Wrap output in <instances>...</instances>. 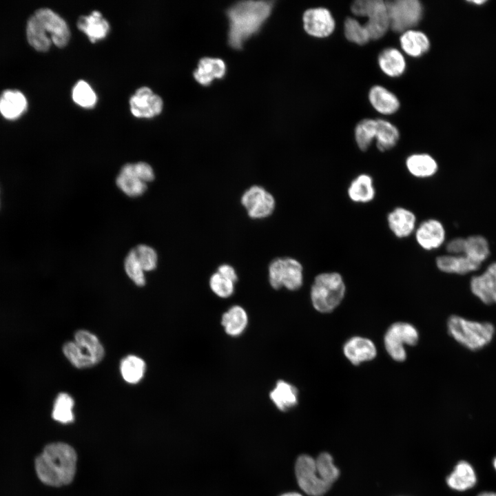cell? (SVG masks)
<instances>
[{
  "label": "cell",
  "mask_w": 496,
  "mask_h": 496,
  "mask_svg": "<svg viewBox=\"0 0 496 496\" xmlns=\"http://www.w3.org/2000/svg\"><path fill=\"white\" fill-rule=\"evenodd\" d=\"M493 465L494 468L496 471V457H495V458L493 459Z\"/></svg>",
  "instance_id": "681fc988"
},
{
  "label": "cell",
  "mask_w": 496,
  "mask_h": 496,
  "mask_svg": "<svg viewBox=\"0 0 496 496\" xmlns=\"http://www.w3.org/2000/svg\"><path fill=\"white\" fill-rule=\"evenodd\" d=\"M345 291V284L340 273H320L314 278L311 288L312 305L320 313L331 312L342 302Z\"/></svg>",
  "instance_id": "277c9868"
},
{
  "label": "cell",
  "mask_w": 496,
  "mask_h": 496,
  "mask_svg": "<svg viewBox=\"0 0 496 496\" xmlns=\"http://www.w3.org/2000/svg\"><path fill=\"white\" fill-rule=\"evenodd\" d=\"M376 120L364 118L360 121L355 128V139L358 147L366 151L375 138Z\"/></svg>",
  "instance_id": "8d00e7d4"
},
{
  "label": "cell",
  "mask_w": 496,
  "mask_h": 496,
  "mask_svg": "<svg viewBox=\"0 0 496 496\" xmlns=\"http://www.w3.org/2000/svg\"><path fill=\"white\" fill-rule=\"evenodd\" d=\"M273 3V1H242L231 6L227 10L229 45L234 49H241L243 43L257 33L269 17Z\"/></svg>",
  "instance_id": "6da1fadb"
},
{
  "label": "cell",
  "mask_w": 496,
  "mask_h": 496,
  "mask_svg": "<svg viewBox=\"0 0 496 496\" xmlns=\"http://www.w3.org/2000/svg\"><path fill=\"white\" fill-rule=\"evenodd\" d=\"M125 271L128 277L137 285L143 287L145 284L144 270L137 261L131 249L124 261Z\"/></svg>",
  "instance_id": "ee69618b"
},
{
  "label": "cell",
  "mask_w": 496,
  "mask_h": 496,
  "mask_svg": "<svg viewBox=\"0 0 496 496\" xmlns=\"http://www.w3.org/2000/svg\"><path fill=\"white\" fill-rule=\"evenodd\" d=\"M387 223L396 237L406 238L415 231L416 216L411 210L397 207L387 215Z\"/></svg>",
  "instance_id": "d6986e66"
},
{
  "label": "cell",
  "mask_w": 496,
  "mask_h": 496,
  "mask_svg": "<svg viewBox=\"0 0 496 496\" xmlns=\"http://www.w3.org/2000/svg\"><path fill=\"white\" fill-rule=\"evenodd\" d=\"M447 485L453 490L465 491L474 487L477 476L473 466L468 462L460 461L446 477Z\"/></svg>",
  "instance_id": "44dd1931"
},
{
  "label": "cell",
  "mask_w": 496,
  "mask_h": 496,
  "mask_svg": "<svg viewBox=\"0 0 496 496\" xmlns=\"http://www.w3.org/2000/svg\"><path fill=\"white\" fill-rule=\"evenodd\" d=\"M369 100L377 112L386 115L394 114L400 105L397 97L381 85H375L371 88Z\"/></svg>",
  "instance_id": "603a6c76"
},
{
  "label": "cell",
  "mask_w": 496,
  "mask_h": 496,
  "mask_svg": "<svg viewBox=\"0 0 496 496\" xmlns=\"http://www.w3.org/2000/svg\"><path fill=\"white\" fill-rule=\"evenodd\" d=\"M120 173L134 176L145 183L152 181L155 177L152 167L145 162L127 163L121 167Z\"/></svg>",
  "instance_id": "7bdbcfd3"
},
{
  "label": "cell",
  "mask_w": 496,
  "mask_h": 496,
  "mask_svg": "<svg viewBox=\"0 0 496 496\" xmlns=\"http://www.w3.org/2000/svg\"><path fill=\"white\" fill-rule=\"evenodd\" d=\"M446 251L448 254L462 255L465 249V238L455 237L446 243Z\"/></svg>",
  "instance_id": "f6af8a7d"
},
{
  "label": "cell",
  "mask_w": 496,
  "mask_h": 496,
  "mask_svg": "<svg viewBox=\"0 0 496 496\" xmlns=\"http://www.w3.org/2000/svg\"><path fill=\"white\" fill-rule=\"evenodd\" d=\"M130 110L137 117H152L163 109V100L148 87H141L130 99Z\"/></svg>",
  "instance_id": "9a60e30c"
},
{
  "label": "cell",
  "mask_w": 496,
  "mask_h": 496,
  "mask_svg": "<svg viewBox=\"0 0 496 496\" xmlns=\"http://www.w3.org/2000/svg\"><path fill=\"white\" fill-rule=\"evenodd\" d=\"M74 402L72 397L66 393H59L54 401L52 416L61 423H71L74 420L72 411Z\"/></svg>",
  "instance_id": "d590c367"
},
{
  "label": "cell",
  "mask_w": 496,
  "mask_h": 496,
  "mask_svg": "<svg viewBox=\"0 0 496 496\" xmlns=\"http://www.w3.org/2000/svg\"><path fill=\"white\" fill-rule=\"evenodd\" d=\"M26 34L29 43L37 50L46 51L49 49L52 40L34 14L28 21Z\"/></svg>",
  "instance_id": "836d02e7"
},
{
  "label": "cell",
  "mask_w": 496,
  "mask_h": 496,
  "mask_svg": "<svg viewBox=\"0 0 496 496\" xmlns=\"http://www.w3.org/2000/svg\"><path fill=\"white\" fill-rule=\"evenodd\" d=\"M471 292L482 303L496 304V261L489 263L479 274L473 276L469 282Z\"/></svg>",
  "instance_id": "7c38bea8"
},
{
  "label": "cell",
  "mask_w": 496,
  "mask_h": 496,
  "mask_svg": "<svg viewBox=\"0 0 496 496\" xmlns=\"http://www.w3.org/2000/svg\"><path fill=\"white\" fill-rule=\"evenodd\" d=\"M240 203L248 216L254 220L270 216L276 208L274 196L264 187L254 185L242 194Z\"/></svg>",
  "instance_id": "8fae6325"
},
{
  "label": "cell",
  "mask_w": 496,
  "mask_h": 496,
  "mask_svg": "<svg viewBox=\"0 0 496 496\" xmlns=\"http://www.w3.org/2000/svg\"><path fill=\"white\" fill-rule=\"evenodd\" d=\"M67 359L76 368H87L99 363L105 354L103 345L96 335L85 330H79L74 335V341L68 342L63 347Z\"/></svg>",
  "instance_id": "5b68a950"
},
{
  "label": "cell",
  "mask_w": 496,
  "mask_h": 496,
  "mask_svg": "<svg viewBox=\"0 0 496 496\" xmlns=\"http://www.w3.org/2000/svg\"><path fill=\"white\" fill-rule=\"evenodd\" d=\"M345 357L355 365L375 358L376 347L368 338L354 336L349 339L343 347Z\"/></svg>",
  "instance_id": "ac0fdd59"
},
{
  "label": "cell",
  "mask_w": 496,
  "mask_h": 496,
  "mask_svg": "<svg viewBox=\"0 0 496 496\" xmlns=\"http://www.w3.org/2000/svg\"><path fill=\"white\" fill-rule=\"evenodd\" d=\"M120 371L125 382L130 384H136L144 375L145 363L138 356L130 355L121 360Z\"/></svg>",
  "instance_id": "e575fe53"
},
{
  "label": "cell",
  "mask_w": 496,
  "mask_h": 496,
  "mask_svg": "<svg viewBox=\"0 0 496 496\" xmlns=\"http://www.w3.org/2000/svg\"><path fill=\"white\" fill-rule=\"evenodd\" d=\"M344 32L347 40L358 45H365L371 40L365 26L352 17L344 21Z\"/></svg>",
  "instance_id": "f35d334b"
},
{
  "label": "cell",
  "mask_w": 496,
  "mask_h": 496,
  "mask_svg": "<svg viewBox=\"0 0 496 496\" xmlns=\"http://www.w3.org/2000/svg\"><path fill=\"white\" fill-rule=\"evenodd\" d=\"M477 496H496L494 492H482Z\"/></svg>",
  "instance_id": "bcb514c9"
},
{
  "label": "cell",
  "mask_w": 496,
  "mask_h": 496,
  "mask_svg": "<svg viewBox=\"0 0 496 496\" xmlns=\"http://www.w3.org/2000/svg\"><path fill=\"white\" fill-rule=\"evenodd\" d=\"M349 198L354 203H368L375 196L373 178L366 174L357 176L349 184L347 189Z\"/></svg>",
  "instance_id": "f546056e"
},
{
  "label": "cell",
  "mask_w": 496,
  "mask_h": 496,
  "mask_svg": "<svg viewBox=\"0 0 496 496\" xmlns=\"http://www.w3.org/2000/svg\"><path fill=\"white\" fill-rule=\"evenodd\" d=\"M446 324L449 335L471 351H477L488 346L496 331L490 322L473 320L457 315L451 316Z\"/></svg>",
  "instance_id": "3957f363"
},
{
  "label": "cell",
  "mask_w": 496,
  "mask_h": 496,
  "mask_svg": "<svg viewBox=\"0 0 496 496\" xmlns=\"http://www.w3.org/2000/svg\"><path fill=\"white\" fill-rule=\"evenodd\" d=\"M269 397L280 411H287L297 405L298 391L292 384L280 380L270 391Z\"/></svg>",
  "instance_id": "cb8c5ba5"
},
{
  "label": "cell",
  "mask_w": 496,
  "mask_h": 496,
  "mask_svg": "<svg viewBox=\"0 0 496 496\" xmlns=\"http://www.w3.org/2000/svg\"><path fill=\"white\" fill-rule=\"evenodd\" d=\"M437 269L446 273L466 275L479 270L482 265L473 262L464 254L439 256L435 259Z\"/></svg>",
  "instance_id": "ffe728a7"
},
{
  "label": "cell",
  "mask_w": 496,
  "mask_h": 496,
  "mask_svg": "<svg viewBox=\"0 0 496 496\" xmlns=\"http://www.w3.org/2000/svg\"><path fill=\"white\" fill-rule=\"evenodd\" d=\"M248 315L240 305H233L225 312L221 318V324L225 333L231 337L242 334L248 325Z\"/></svg>",
  "instance_id": "4316f807"
},
{
  "label": "cell",
  "mask_w": 496,
  "mask_h": 496,
  "mask_svg": "<svg viewBox=\"0 0 496 496\" xmlns=\"http://www.w3.org/2000/svg\"><path fill=\"white\" fill-rule=\"evenodd\" d=\"M226 73L225 62L217 58L204 57L194 72V76L200 84L207 86L215 79L223 78Z\"/></svg>",
  "instance_id": "7402d4cb"
},
{
  "label": "cell",
  "mask_w": 496,
  "mask_h": 496,
  "mask_svg": "<svg viewBox=\"0 0 496 496\" xmlns=\"http://www.w3.org/2000/svg\"><path fill=\"white\" fill-rule=\"evenodd\" d=\"M464 254L473 262L482 266L491 254L488 240L481 234H472L465 238Z\"/></svg>",
  "instance_id": "1f68e13d"
},
{
  "label": "cell",
  "mask_w": 496,
  "mask_h": 496,
  "mask_svg": "<svg viewBox=\"0 0 496 496\" xmlns=\"http://www.w3.org/2000/svg\"><path fill=\"white\" fill-rule=\"evenodd\" d=\"M238 279V274L233 266L227 263L221 264L211 275L209 287L218 297L227 298L233 295Z\"/></svg>",
  "instance_id": "e0dca14e"
},
{
  "label": "cell",
  "mask_w": 496,
  "mask_h": 496,
  "mask_svg": "<svg viewBox=\"0 0 496 496\" xmlns=\"http://www.w3.org/2000/svg\"><path fill=\"white\" fill-rule=\"evenodd\" d=\"M117 187L127 196L137 197L143 195L147 189V185L138 178L119 173L116 178Z\"/></svg>",
  "instance_id": "ab89813d"
},
{
  "label": "cell",
  "mask_w": 496,
  "mask_h": 496,
  "mask_svg": "<svg viewBox=\"0 0 496 496\" xmlns=\"http://www.w3.org/2000/svg\"><path fill=\"white\" fill-rule=\"evenodd\" d=\"M400 43L402 50L412 57H420L430 48L428 37L424 32L413 29L402 33Z\"/></svg>",
  "instance_id": "f1b7e54d"
},
{
  "label": "cell",
  "mask_w": 496,
  "mask_h": 496,
  "mask_svg": "<svg viewBox=\"0 0 496 496\" xmlns=\"http://www.w3.org/2000/svg\"><path fill=\"white\" fill-rule=\"evenodd\" d=\"M280 496H302L301 494L296 492H289L281 495Z\"/></svg>",
  "instance_id": "7dc6e473"
},
{
  "label": "cell",
  "mask_w": 496,
  "mask_h": 496,
  "mask_svg": "<svg viewBox=\"0 0 496 496\" xmlns=\"http://www.w3.org/2000/svg\"><path fill=\"white\" fill-rule=\"evenodd\" d=\"M315 460L316 469L320 478L331 486L340 475V471L334 464L332 456L329 453L324 452L320 453Z\"/></svg>",
  "instance_id": "74e56055"
},
{
  "label": "cell",
  "mask_w": 496,
  "mask_h": 496,
  "mask_svg": "<svg viewBox=\"0 0 496 496\" xmlns=\"http://www.w3.org/2000/svg\"><path fill=\"white\" fill-rule=\"evenodd\" d=\"M419 333L414 326L406 322H395L387 329L384 342L389 355L395 361L402 362L406 358L404 345H415Z\"/></svg>",
  "instance_id": "9c48e42d"
},
{
  "label": "cell",
  "mask_w": 496,
  "mask_h": 496,
  "mask_svg": "<svg viewBox=\"0 0 496 496\" xmlns=\"http://www.w3.org/2000/svg\"><path fill=\"white\" fill-rule=\"evenodd\" d=\"M77 26L92 42L105 37L110 30L108 21L98 10H93L89 15L81 16L77 21Z\"/></svg>",
  "instance_id": "484cf974"
},
{
  "label": "cell",
  "mask_w": 496,
  "mask_h": 496,
  "mask_svg": "<svg viewBox=\"0 0 496 496\" xmlns=\"http://www.w3.org/2000/svg\"><path fill=\"white\" fill-rule=\"evenodd\" d=\"M41 23L52 42L59 47L65 45L70 37V32L66 21L50 8H42L34 14Z\"/></svg>",
  "instance_id": "5bb4252c"
},
{
  "label": "cell",
  "mask_w": 496,
  "mask_h": 496,
  "mask_svg": "<svg viewBox=\"0 0 496 496\" xmlns=\"http://www.w3.org/2000/svg\"><path fill=\"white\" fill-rule=\"evenodd\" d=\"M472 2L473 3H477V4H482V3H485L486 1H473Z\"/></svg>",
  "instance_id": "c3c4849f"
},
{
  "label": "cell",
  "mask_w": 496,
  "mask_h": 496,
  "mask_svg": "<svg viewBox=\"0 0 496 496\" xmlns=\"http://www.w3.org/2000/svg\"><path fill=\"white\" fill-rule=\"evenodd\" d=\"M268 278L274 289L285 287L289 291H296L303 284V267L292 257L276 258L268 266Z\"/></svg>",
  "instance_id": "8992f818"
},
{
  "label": "cell",
  "mask_w": 496,
  "mask_h": 496,
  "mask_svg": "<svg viewBox=\"0 0 496 496\" xmlns=\"http://www.w3.org/2000/svg\"><path fill=\"white\" fill-rule=\"evenodd\" d=\"M72 99L77 104L85 107H93L96 101L94 91L83 80H79L73 87Z\"/></svg>",
  "instance_id": "60d3db41"
},
{
  "label": "cell",
  "mask_w": 496,
  "mask_h": 496,
  "mask_svg": "<svg viewBox=\"0 0 496 496\" xmlns=\"http://www.w3.org/2000/svg\"><path fill=\"white\" fill-rule=\"evenodd\" d=\"M26 98L17 90H6L0 96V112L8 119H16L27 109Z\"/></svg>",
  "instance_id": "d4e9b609"
},
{
  "label": "cell",
  "mask_w": 496,
  "mask_h": 496,
  "mask_svg": "<svg viewBox=\"0 0 496 496\" xmlns=\"http://www.w3.org/2000/svg\"><path fill=\"white\" fill-rule=\"evenodd\" d=\"M76 461V453L72 446L63 442L52 443L36 458L35 470L43 483L61 486L73 480Z\"/></svg>",
  "instance_id": "7a4b0ae2"
},
{
  "label": "cell",
  "mask_w": 496,
  "mask_h": 496,
  "mask_svg": "<svg viewBox=\"0 0 496 496\" xmlns=\"http://www.w3.org/2000/svg\"><path fill=\"white\" fill-rule=\"evenodd\" d=\"M378 65L381 70L391 77L401 76L406 69L404 55L397 49L386 48L378 56Z\"/></svg>",
  "instance_id": "4dcf8cb0"
},
{
  "label": "cell",
  "mask_w": 496,
  "mask_h": 496,
  "mask_svg": "<svg viewBox=\"0 0 496 496\" xmlns=\"http://www.w3.org/2000/svg\"><path fill=\"white\" fill-rule=\"evenodd\" d=\"M417 244L424 250L440 247L446 240V229L442 222L430 218L422 222L415 231Z\"/></svg>",
  "instance_id": "2e32d148"
},
{
  "label": "cell",
  "mask_w": 496,
  "mask_h": 496,
  "mask_svg": "<svg viewBox=\"0 0 496 496\" xmlns=\"http://www.w3.org/2000/svg\"><path fill=\"white\" fill-rule=\"evenodd\" d=\"M132 249L144 271H152L156 267L158 256L152 247L146 245H138Z\"/></svg>",
  "instance_id": "b9f144b4"
},
{
  "label": "cell",
  "mask_w": 496,
  "mask_h": 496,
  "mask_svg": "<svg viewBox=\"0 0 496 496\" xmlns=\"http://www.w3.org/2000/svg\"><path fill=\"white\" fill-rule=\"evenodd\" d=\"M400 138L397 128L384 119L376 120L375 141L378 149L384 152L394 147Z\"/></svg>",
  "instance_id": "d6a6232c"
},
{
  "label": "cell",
  "mask_w": 496,
  "mask_h": 496,
  "mask_svg": "<svg viewBox=\"0 0 496 496\" xmlns=\"http://www.w3.org/2000/svg\"><path fill=\"white\" fill-rule=\"evenodd\" d=\"M390 28L396 32H404L417 25L423 16V7L417 0L386 1Z\"/></svg>",
  "instance_id": "ba28073f"
},
{
  "label": "cell",
  "mask_w": 496,
  "mask_h": 496,
  "mask_svg": "<svg viewBox=\"0 0 496 496\" xmlns=\"http://www.w3.org/2000/svg\"><path fill=\"white\" fill-rule=\"evenodd\" d=\"M405 164L408 172L420 178L432 177L438 170L436 160L428 154H413L407 157Z\"/></svg>",
  "instance_id": "83f0119b"
},
{
  "label": "cell",
  "mask_w": 496,
  "mask_h": 496,
  "mask_svg": "<svg viewBox=\"0 0 496 496\" xmlns=\"http://www.w3.org/2000/svg\"><path fill=\"white\" fill-rule=\"evenodd\" d=\"M351 12L356 16L367 18L364 25L370 39L382 38L390 28L386 1L382 0H358L351 6Z\"/></svg>",
  "instance_id": "52a82bcc"
},
{
  "label": "cell",
  "mask_w": 496,
  "mask_h": 496,
  "mask_svg": "<svg viewBox=\"0 0 496 496\" xmlns=\"http://www.w3.org/2000/svg\"><path fill=\"white\" fill-rule=\"evenodd\" d=\"M304 30L311 36L324 38L331 35L335 27V20L324 8H311L303 14Z\"/></svg>",
  "instance_id": "4fadbf2b"
},
{
  "label": "cell",
  "mask_w": 496,
  "mask_h": 496,
  "mask_svg": "<svg viewBox=\"0 0 496 496\" xmlns=\"http://www.w3.org/2000/svg\"><path fill=\"white\" fill-rule=\"evenodd\" d=\"M295 474L300 488L310 496H322L331 486L320 478L315 459L308 455H301L298 457Z\"/></svg>",
  "instance_id": "30bf717a"
}]
</instances>
